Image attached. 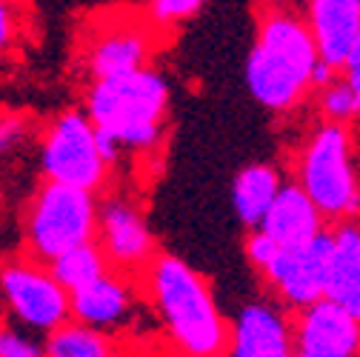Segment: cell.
I'll list each match as a JSON object with an SVG mask.
<instances>
[{
    "label": "cell",
    "instance_id": "6da1fadb",
    "mask_svg": "<svg viewBox=\"0 0 360 357\" xmlns=\"http://www.w3.org/2000/svg\"><path fill=\"white\" fill-rule=\"evenodd\" d=\"M146 286L163 326L189 357H220L226 349V323L203 278L172 254H155L146 266Z\"/></svg>",
    "mask_w": 360,
    "mask_h": 357
},
{
    "label": "cell",
    "instance_id": "7a4b0ae2",
    "mask_svg": "<svg viewBox=\"0 0 360 357\" xmlns=\"http://www.w3.org/2000/svg\"><path fill=\"white\" fill-rule=\"evenodd\" d=\"M314 63L318 49L306 20L292 12H269L246 58V86L260 106L283 112L311 89Z\"/></svg>",
    "mask_w": 360,
    "mask_h": 357
},
{
    "label": "cell",
    "instance_id": "3957f363",
    "mask_svg": "<svg viewBox=\"0 0 360 357\" xmlns=\"http://www.w3.org/2000/svg\"><path fill=\"white\" fill-rule=\"evenodd\" d=\"M169 106V83L155 69H138L120 77L95 80L86 95V117L126 152L158 146Z\"/></svg>",
    "mask_w": 360,
    "mask_h": 357
},
{
    "label": "cell",
    "instance_id": "277c9868",
    "mask_svg": "<svg viewBox=\"0 0 360 357\" xmlns=\"http://www.w3.org/2000/svg\"><path fill=\"white\" fill-rule=\"evenodd\" d=\"M98 200L95 195L43 181L26 212V254L49 266L60 254L95 243Z\"/></svg>",
    "mask_w": 360,
    "mask_h": 357
},
{
    "label": "cell",
    "instance_id": "5b68a950",
    "mask_svg": "<svg viewBox=\"0 0 360 357\" xmlns=\"http://www.w3.org/2000/svg\"><path fill=\"white\" fill-rule=\"evenodd\" d=\"M300 189L323 217L360 212V181L352 160V138L340 123H323L300 155Z\"/></svg>",
    "mask_w": 360,
    "mask_h": 357
},
{
    "label": "cell",
    "instance_id": "8992f818",
    "mask_svg": "<svg viewBox=\"0 0 360 357\" xmlns=\"http://www.w3.org/2000/svg\"><path fill=\"white\" fill-rule=\"evenodd\" d=\"M0 294L9 318L29 335H49L69 323V292L49 275V266L18 254L0 263Z\"/></svg>",
    "mask_w": 360,
    "mask_h": 357
},
{
    "label": "cell",
    "instance_id": "52a82bcc",
    "mask_svg": "<svg viewBox=\"0 0 360 357\" xmlns=\"http://www.w3.org/2000/svg\"><path fill=\"white\" fill-rule=\"evenodd\" d=\"M40 169L49 183L95 195L106 181V163L95 149V126L83 112L58 115L40 138Z\"/></svg>",
    "mask_w": 360,
    "mask_h": 357
},
{
    "label": "cell",
    "instance_id": "ba28073f",
    "mask_svg": "<svg viewBox=\"0 0 360 357\" xmlns=\"http://www.w3.org/2000/svg\"><path fill=\"white\" fill-rule=\"evenodd\" d=\"M98 249L115 275L141 272L155 257V238L141 209L126 197H106L98 206Z\"/></svg>",
    "mask_w": 360,
    "mask_h": 357
},
{
    "label": "cell",
    "instance_id": "9c48e42d",
    "mask_svg": "<svg viewBox=\"0 0 360 357\" xmlns=\"http://www.w3.org/2000/svg\"><path fill=\"white\" fill-rule=\"evenodd\" d=\"M332 257H335V238L332 232H321L303 249H295V252L281 249L275 260L263 269V275L289 306L309 309L311 303L326 297Z\"/></svg>",
    "mask_w": 360,
    "mask_h": 357
},
{
    "label": "cell",
    "instance_id": "30bf717a",
    "mask_svg": "<svg viewBox=\"0 0 360 357\" xmlns=\"http://www.w3.org/2000/svg\"><path fill=\"white\" fill-rule=\"evenodd\" d=\"M295 354L306 357H357L360 354V323L332 300H318L297 320Z\"/></svg>",
    "mask_w": 360,
    "mask_h": 357
},
{
    "label": "cell",
    "instance_id": "8fae6325",
    "mask_svg": "<svg viewBox=\"0 0 360 357\" xmlns=\"http://www.w3.org/2000/svg\"><path fill=\"white\" fill-rule=\"evenodd\" d=\"M306 26L318 49V60L343 69L352 49L360 43V0H311Z\"/></svg>",
    "mask_w": 360,
    "mask_h": 357
},
{
    "label": "cell",
    "instance_id": "7c38bea8",
    "mask_svg": "<svg viewBox=\"0 0 360 357\" xmlns=\"http://www.w3.org/2000/svg\"><path fill=\"white\" fill-rule=\"evenodd\" d=\"M226 346L229 357H295L292 329L272 303L243 306Z\"/></svg>",
    "mask_w": 360,
    "mask_h": 357
},
{
    "label": "cell",
    "instance_id": "4fadbf2b",
    "mask_svg": "<svg viewBox=\"0 0 360 357\" xmlns=\"http://www.w3.org/2000/svg\"><path fill=\"white\" fill-rule=\"evenodd\" d=\"M257 232H263L278 249L295 252L309 246L326 229H323V214L314 209V203L303 195V189L297 183H289V186H281V192L275 195Z\"/></svg>",
    "mask_w": 360,
    "mask_h": 357
},
{
    "label": "cell",
    "instance_id": "5bb4252c",
    "mask_svg": "<svg viewBox=\"0 0 360 357\" xmlns=\"http://www.w3.org/2000/svg\"><path fill=\"white\" fill-rule=\"evenodd\" d=\"M131 286L123 275H103L92 286L69 294V320L109 335L131 315Z\"/></svg>",
    "mask_w": 360,
    "mask_h": 357
},
{
    "label": "cell",
    "instance_id": "9a60e30c",
    "mask_svg": "<svg viewBox=\"0 0 360 357\" xmlns=\"http://www.w3.org/2000/svg\"><path fill=\"white\" fill-rule=\"evenodd\" d=\"M149 49V34L143 29H112L101 34L89 49V72L95 80H109L146 69Z\"/></svg>",
    "mask_w": 360,
    "mask_h": 357
},
{
    "label": "cell",
    "instance_id": "2e32d148",
    "mask_svg": "<svg viewBox=\"0 0 360 357\" xmlns=\"http://www.w3.org/2000/svg\"><path fill=\"white\" fill-rule=\"evenodd\" d=\"M335 238V257L326 286V300L338 303L349 318L360 323V226L346 223Z\"/></svg>",
    "mask_w": 360,
    "mask_h": 357
},
{
    "label": "cell",
    "instance_id": "e0dca14e",
    "mask_svg": "<svg viewBox=\"0 0 360 357\" xmlns=\"http://www.w3.org/2000/svg\"><path fill=\"white\" fill-rule=\"evenodd\" d=\"M281 192V174L272 166H246L238 171L232 186V206L246 229H257L263 214L272 206L275 195Z\"/></svg>",
    "mask_w": 360,
    "mask_h": 357
},
{
    "label": "cell",
    "instance_id": "ac0fdd59",
    "mask_svg": "<svg viewBox=\"0 0 360 357\" xmlns=\"http://www.w3.org/2000/svg\"><path fill=\"white\" fill-rule=\"evenodd\" d=\"M49 275L60 283L63 292L72 294V292L92 286L103 275H109V263H106L103 252L98 249V243H86V246H77V249L60 254L58 260H52Z\"/></svg>",
    "mask_w": 360,
    "mask_h": 357
},
{
    "label": "cell",
    "instance_id": "d6986e66",
    "mask_svg": "<svg viewBox=\"0 0 360 357\" xmlns=\"http://www.w3.org/2000/svg\"><path fill=\"white\" fill-rule=\"evenodd\" d=\"M43 357H117V351L109 335L69 320L46 335Z\"/></svg>",
    "mask_w": 360,
    "mask_h": 357
},
{
    "label": "cell",
    "instance_id": "ffe728a7",
    "mask_svg": "<svg viewBox=\"0 0 360 357\" xmlns=\"http://www.w3.org/2000/svg\"><path fill=\"white\" fill-rule=\"evenodd\" d=\"M323 115L329 117V123H346L352 117L360 115V95L346 83V80H335L329 89H323V98H321Z\"/></svg>",
    "mask_w": 360,
    "mask_h": 357
},
{
    "label": "cell",
    "instance_id": "44dd1931",
    "mask_svg": "<svg viewBox=\"0 0 360 357\" xmlns=\"http://www.w3.org/2000/svg\"><path fill=\"white\" fill-rule=\"evenodd\" d=\"M0 357H43V340L15 323H0Z\"/></svg>",
    "mask_w": 360,
    "mask_h": 357
},
{
    "label": "cell",
    "instance_id": "7402d4cb",
    "mask_svg": "<svg viewBox=\"0 0 360 357\" xmlns=\"http://www.w3.org/2000/svg\"><path fill=\"white\" fill-rule=\"evenodd\" d=\"M200 9H203L200 0H155V4L146 6V12L152 15V23H158V26L186 20V18L198 15Z\"/></svg>",
    "mask_w": 360,
    "mask_h": 357
},
{
    "label": "cell",
    "instance_id": "603a6c76",
    "mask_svg": "<svg viewBox=\"0 0 360 357\" xmlns=\"http://www.w3.org/2000/svg\"><path fill=\"white\" fill-rule=\"evenodd\" d=\"M29 131V123L18 112H0V157L15 152Z\"/></svg>",
    "mask_w": 360,
    "mask_h": 357
},
{
    "label": "cell",
    "instance_id": "cb8c5ba5",
    "mask_svg": "<svg viewBox=\"0 0 360 357\" xmlns=\"http://www.w3.org/2000/svg\"><path fill=\"white\" fill-rule=\"evenodd\" d=\"M278 252H281V249H278L272 240H269L263 232H257V229H255V232L249 235V240H246V254H249V260H252L255 266H260V269H266V266L275 260Z\"/></svg>",
    "mask_w": 360,
    "mask_h": 357
},
{
    "label": "cell",
    "instance_id": "d4e9b609",
    "mask_svg": "<svg viewBox=\"0 0 360 357\" xmlns=\"http://www.w3.org/2000/svg\"><path fill=\"white\" fill-rule=\"evenodd\" d=\"M18 34V12L12 4L0 0V49H6Z\"/></svg>",
    "mask_w": 360,
    "mask_h": 357
},
{
    "label": "cell",
    "instance_id": "484cf974",
    "mask_svg": "<svg viewBox=\"0 0 360 357\" xmlns=\"http://www.w3.org/2000/svg\"><path fill=\"white\" fill-rule=\"evenodd\" d=\"M95 149H98L101 160L106 163V169H109V166H115V163L120 160V155H123V149L117 146V141H115V138H109L106 131H101V129H95Z\"/></svg>",
    "mask_w": 360,
    "mask_h": 357
},
{
    "label": "cell",
    "instance_id": "4316f807",
    "mask_svg": "<svg viewBox=\"0 0 360 357\" xmlns=\"http://www.w3.org/2000/svg\"><path fill=\"white\" fill-rule=\"evenodd\" d=\"M343 69H346V77H343V80L360 95V43L352 49V55H349V60L343 63Z\"/></svg>",
    "mask_w": 360,
    "mask_h": 357
},
{
    "label": "cell",
    "instance_id": "83f0119b",
    "mask_svg": "<svg viewBox=\"0 0 360 357\" xmlns=\"http://www.w3.org/2000/svg\"><path fill=\"white\" fill-rule=\"evenodd\" d=\"M335 80H338V72H335L332 66H326L323 60L314 63V69H311V86H318V89H329Z\"/></svg>",
    "mask_w": 360,
    "mask_h": 357
},
{
    "label": "cell",
    "instance_id": "f1b7e54d",
    "mask_svg": "<svg viewBox=\"0 0 360 357\" xmlns=\"http://www.w3.org/2000/svg\"><path fill=\"white\" fill-rule=\"evenodd\" d=\"M295 357H306V354H295Z\"/></svg>",
    "mask_w": 360,
    "mask_h": 357
}]
</instances>
